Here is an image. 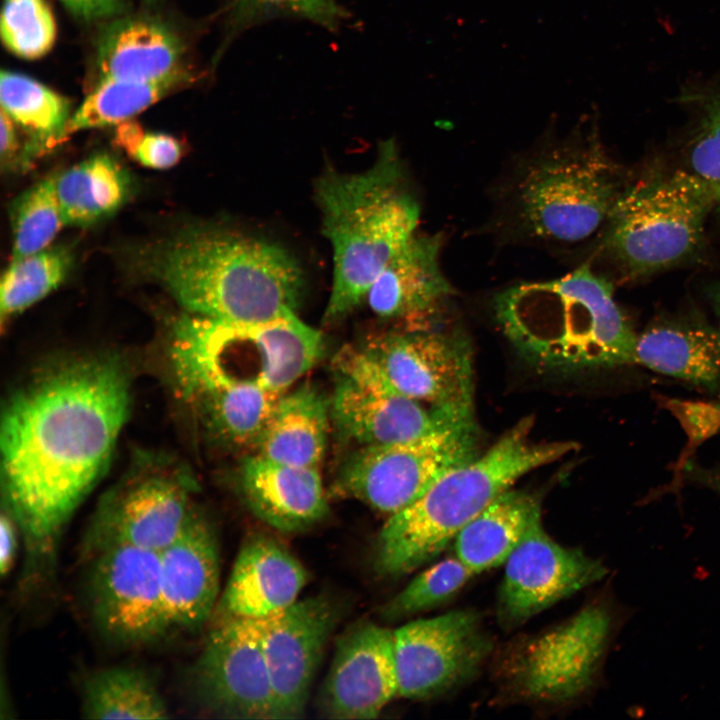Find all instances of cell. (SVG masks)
<instances>
[{
    "label": "cell",
    "mask_w": 720,
    "mask_h": 720,
    "mask_svg": "<svg viewBox=\"0 0 720 720\" xmlns=\"http://www.w3.org/2000/svg\"><path fill=\"white\" fill-rule=\"evenodd\" d=\"M126 369L110 356L59 363L8 400L1 420L3 506L25 547V576L50 570L60 535L108 466L128 416Z\"/></svg>",
    "instance_id": "1"
},
{
    "label": "cell",
    "mask_w": 720,
    "mask_h": 720,
    "mask_svg": "<svg viewBox=\"0 0 720 720\" xmlns=\"http://www.w3.org/2000/svg\"><path fill=\"white\" fill-rule=\"evenodd\" d=\"M138 258L187 314L214 321L272 320L296 311L304 290L303 271L285 248L229 229L192 228Z\"/></svg>",
    "instance_id": "2"
},
{
    "label": "cell",
    "mask_w": 720,
    "mask_h": 720,
    "mask_svg": "<svg viewBox=\"0 0 720 720\" xmlns=\"http://www.w3.org/2000/svg\"><path fill=\"white\" fill-rule=\"evenodd\" d=\"M623 190L592 130L546 136L498 180L491 225L505 240L567 249L604 227Z\"/></svg>",
    "instance_id": "3"
},
{
    "label": "cell",
    "mask_w": 720,
    "mask_h": 720,
    "mask_svg": "<svg viewBox=\"0 0 720 720\" xmlns=\"http://www.w3.org/2000/svg\"><path fill=\"white\" fill-rule=\"evenodd\" d=\"M493 311L515 351L535 368L577 372L635 363L637 335L611 283L588 264L505 288L494 296Z\"/></svg>",
    "instance_id": "4"
},
{
    "label": "cell",
    "mask_w": 720,
    "mask_h": 720,
    "mask_svg": "<svg viewBox=\"0 0 720 720\" xmlns=\"http://www.w3.org/2000/svg\"><path fill=\"white\" fill-rule=\"evenodd\" d=\"M405 176L397 146L387 140L368 168L348 173L329 167L317 178L321 230L333 257L326 323L358 306L384 266L416 233L420 206Z\"/></svg>",
    "instance_id": "5"
},
{
    "label": "cell",
    "mask_w": 720,
    "mask_h": 720,
    "mask_svg": "<svg viewBox=\"0 0 720 720\" xmlns=\"http://www.w3.org/2000/svg\"><path fill=\"white\" fill-rule=\"evenodd\" d=\"M533 426V417L522 418L485 452L452 469L411 505L389 516L376 541L377 572L399 577L429 562L518 479L576 450L572 441H534Z\"/></svg>",
    "instance_id": "6"
},
{
    "label": "cell",
    "mask_w": 720,
    "mask_h": 720,
    "mask_svg": "<svg viewBox=\"0 0 720 720\" xmlns=\"http://www.w3.org/2000/svg\"><path fill=\"white\" fill-rule=\"evenodd\" d=\"M320 331L295 311L254 323L187 314L176 325L171 359L189 399L210 388L253 385L285 393L323 352Z\"/></svg>",
    "instance_id": "7"
},
{
    "label": "cell",
    "mask_w": 720,
    "mask_h": 720,
    "mask_svg": "<svg viewBox=\"0 0 720 720\" xmlns=\"http://www.w3.org/2000/svg\"><path fill=\"white\" fill-rule=\"evenodd\" d=\"M718 202L686 169L642 180L618 197L604 226V246L629 276L667 268L695 251Z\"/></svg>",
    "instance_id": "8"
},
{
    "label": "cell",
    "mask_w": 720,
    "mask_h": 720,
    "mask_svg": "<svg viewBox=\"0 0 720 720\" xmlns=\"http://www.w3.org/2000/svg\"><path fill=\"white\" fill-rule=\"evenodd\" d=\"M197 491L191 473L174 460L139 457L99 501L81 541L83 559L117 546L160 552L198 508Z\"/></svg>",
    "instance_id": "9"
},
{
    "label": "cell",
    "mask_w": 720,
    "mask_h": 720,
    "mask_svg": "<svg viewBox=\"0 0 720 720\" xmlns=\"http://www.w3.org/2000/svg\"><path fill=\"white\" fill-rule=\"evenodd\" d=\"M475 421L407 441L360 447L339 472L334 491L391 516L452 469L479 454Z\"/></svg>",
    "instance_id": "10"
},
{
    "label": "cell",
    "mask_w": 720,
    "mask_h": 720,
    "mask_svg": "<svg viewBox=\"0 0 720 720\" xmlns=\"http://www.w3.org/2000/svg\"><path fill=\"white\" fill-rule=\"evenodd\" d=\"M360 348L398 392L457 421H474L472 352L463 336L437 325L398 328Z\"/></svg>",
    "instance_id": "11"
},
{
    "label": "cell",
    "mask_w": 720,
    "mask_h": 720,
    "mask_svg": "<svg viewBox=\"0 0 720 720\" xmlns=\"http://www.w3.org/2000/svg\"><path fill=\"white\" fill-rule=\"evenodd\" d=\"M88 562L90 612L107 640L124 647H141L170 633L158 551L117 546L101 551Z\"/></svg>",
    "instance_id": "12"
},
{
    "label": "cell",
    "mask_w": 720,
    "mask_h": 720,
    "mask_svg": "<svg viewBox=\"0 0 720 720\" xmlns=\"http://www.w3.org/2000/svg\"><path fill=\"white\" fill-rule=\"evenodd\" d=\"M334 364L338 377L330 401L331 420L343 437L360 447L407 441L467 423L398 392L360 347H343Z\"/></svg>",
    "instance_id": "13"
},
{
    "label": "cell",
    "mask_w": 720,
    "mask_h": 720,
    "mask_svg": "<svg viewBox=\"0 0 720 720\" xmlns=\"http://www.w3.org/2000/svg\"><path fill=\"white\" fill-rule=\"evenodd\" d=\"M214 618L190 672L195 700L217 717L275 719L274 693L254 621Z\"/></svg>",
    "instance_id": "14"
},
{
    "label": "cell",
    "mask_w": 720,
    "mask_h": 720,
    "mask_svg": "<svg viewBox=\"0 0 720 720\" xmlns=\"http://www.w3.org/2000/svg\"><path fill=\"white\" fill-rule=\"evenodd\" d=\"M612 626L607 608L592 604L566 622L524 644L512 659L509 678L528 699L561 702L593 683Z\"/></svg>",
    "instance_id": "15"
},
{
    "label": "cell",
    "mask_w": 720,
    "mask_h": 720,
    "mask_svg": "<svg viewBox=\"0 0 720 720\" xmlns=\"http://www.w3.org/2000/svg\"><path fill=\"white\" fill-rule=\"evenodd\" d=\"M398 696L426 699L469 679L492 644L470 610L414 620L393 631Z\"/></svg>",
    "instance_id": "16"
},
{
    "label": "cell",
    "mask_w": 720,
    "mask_h": 720,
    "mask_svg": "<svg viewBox=\"0 0 720 720\" xmlns=\"http://www.w3.org/2000/svg\"><path fill=\"white\" fill-rule=\"evenodd\" d=\"M338 615L335 601L317 595L253 620L274 693L275 719L303 716Z\"/></svg>",
    "instance_id": "17"
},
{
    "label": "cell",
    "mask_w": 720,
    "mask_h": 720,
    "mask_svg": "<svg viewBox=\"0 0 720 720\" xmlns=\"http://www.w3.org/2000/svg\"><path fill=\"white\" fill-rule=\"evenodd\" d=\"M601 561L555 542L537 523L505 562L498 619L513 628L603 579Z\"/></svg>",
    "instance_id": "18"
},
{
    "label": "cell",
    "mask_w": 720,
    "mask_h": 720,
    "mask_svg": "<svg viewBox=\"0 0 720 720\" xmlns=\"http://www.w3.org/2000/svg\"><path fill=\"white\" fill-rule=\"evenodd\" d=\"M398 696L393 631L369 620L339 638L317 698L330 719H375Z\"/></svg>",
    "instance_id": "19"
},
{
    "label": "cell",
    "mask_w": 720,
    "mask_h": 720,
    "mask_svg": "<svg viewBox=\"0 0 720 720\" xmlns=\"http://www.w3.org/2000/svg\"><path fill=\"white\" fill-rule=\"evenodd\" d=\"M159 553L170 632L201 629L220 598V550L215 529L199 507Z\"/></svg>",
    "instance_id": "20"
},
{
    "label": "cell",
    "mask_w": 720,
    "mask_h": 720,
    "mask_svg": "<svg viewBox=\"0 0 720 720\" xmlns=\"http://www.w3.org/2000/svg\"><path fill=\"white\" fill-rule=\"evenodd\" d=\"M442 237L415 233L388 261L365 299L376 316L402 328L440 323L454 289L440 265Z\"/></svg>",
    "instance_id": "21"
},
{
    "label": "cell",
    "mask_w": 720,
    "mask_h": 720,
    "mask_svg": "<svg viewBox=\"0 0 720 720\" xmlns=\"http://www.w3.org/2000/svg\"><path fill=\"white\" fill-rule=\"evenodd\" d=\"M307 581L305 567L286 547L267 535H250L240 547L213 617H268L295 603Z\"/></svg>",
    "instance_id": "22"
},
{
    "label": "cell",
    "mask_w": 720,
    "mask_h": 720,
    "mask_svg": "<svg viewBox=\"0 0 720 720\" xmlns=\"http://www.w3.org/2000/svg\"><path fill=\"white\" fill-rule=\"evenodd\" d=\"M240 490L256 517L285 533L312 528L329 511L318 467L279 463L254 454L242 464Z\"/></svg>",
    "instance_id": "23"
},
{
    "label": "cell",
    "mask_w": 720,
    "mask_h": 720,
    "mask_svg": "<svg viewBox=\"0 0 720 720\" xmlns=\"http://www.w3.org/2000/svg\"><path fill=\"white\" fill-rule=\"evenodd\" d=\"M182 44L167 27L133 19L111 25L100 38V79L157 81L180 71Z\"/></svg>",
    "instance_id": "24"
},
{
    "label": "cell",
    "mask_w": 720,
    "mask_h": 720,
    "mask_svg": "<svg viewBox=\"0 0 720 720\" xmlns=\"http://www.w3.org/2000/svg\"><path fill=\"white\" fill-rule=\"evenodd\" d=\"M329 418L330 402L311 385L285 392L255 446V454L279 463L319 468Z\"/></svg>",
    "instance_id": "25"
},
{
    "label": "cell",
    "mask_w": 720,
    "mask_h": 720,
    "mask_svg": "<svg viewBox=\"0 0 720 720\" xmlns=\"http://www.w3.org/2000/svg\"><path fill=\"white\" fill-rule=\"evenodd\" d=\"M541 521L539 498L507 490L455 537V556L474 574L505 564L528 532Z\"/></svg>",
    "instance_id": "26"
},
{
    "label": "cell",
    "mask_w": 720,
    "mask_h": 720,
    "mask_svg": "<svg viewBox=\"0 0 720 720\" xmlns=\"http://www.w3.org/2000/svg\"><path fill=\"white\" fill-rule=\"evenodd\" d=\"M635 363L708 389L720 387V332L665 322L637 336Z\"/></svg>",
    "instance_id": "27"
},
{
    "label": "cell",
    "mask_w": 720,
    "mask_h": 720,
    "mask_svg": "<svg viewBox=\"0 0 720 720\" xmlns=\"http://www.w3.org/2000/svg\"><path fill=\"white\" fill-rule=\"evenodd\" d=\"M65 224L88 227L114 214L128 199L131 181L122 165L100 153L55 177Z\"/></svg>",
    "instance_id": "28"
},
{
    "label": "cell",
    "mask_w": 720,
    "mask_h": 720,
    "mask_svg": "<svg viewBox=\"0 0 720 720\" xmlns=\"http://www.w3.org/2000/svg\"><path fill=\"white\" fill-rule=\"evenodd\" d=\"M86 719H167V703L154 679L135 667L113 666L89 674L81 689Z\"/></svg>",
    "instance_id": "29"
},
{
    "label": "cell",
    "mask_w": 720,
    "mask_h": 720,
    "mask_svg": "<svg viewBox=\"0 0 720 720\" xmlns=\"http://www.w3.org/2000/svg\"><path fill=\"white\" fill-rule=\"evenodd\" d=\"M283 394L259 386L234 385L206 389L188 400L200 408L224 442L255 448Z\"/></svg>",
    "instance_id": "30"
},
{
    "label": "cell",
    "mask_w": 720,
    "mask_h": 720,
    "mask_svg": "<svg viewBox=\"0 0 720 720\" xmlns=\"http://www.w3.org/2000/svg\"><path fill=\"white\" fill-rule=\"evenodd\" d=\"M0 101L1 109L34 136L28 148L29 156L66 137L70 103L42 83L22 74L2 71Z\"/></svg>",
    "instance_id": "31"
},
{
    "label": "cell",
    "mask_w": 720,
    "mask_h": 720,
    "mask_svg": "<svg viewBox=\"0 0 720 720\" xmlns=\"http://www.w3.org/2000/svg\"><path fill=\"white\" fill-rule=\"evenodd\" d=\"M180 70L157 81L100 79L67 124L65 136L91 128L120 124L145 110L187 81Z\"/></svg>",
    "instance_id": "32"
},
{
    "label": "cell",
    "mask_w": 720,
    "mask_h": 720,
    "mask_svg": "<svg viewBox=\"0 0 720 720\" xmlns=\"http://www.w3.org/2000/svg\"><path fill=\"white\" fill-rule=\"evenodd\" d=\"M72 254L64 247L46 248L12 260L0 284L1 322L32 306L64 280Z\"/></svg>",
    "instance_id": "33"
},
{
    "label": "cell",
    "mask_w": 720,
    "mask_h": 720,
    "mask_svg": "<svg viewBox=\"0 0 720 720\" xmlns=\"http://www.w3.org/2000/svg\"><path fill=\"white\" fill-rule=\"evenodd\" d=\"M12 260L47 248L64 225L55 177L47 178L21 194L11 209Z\"/></svg>",
    "instance_id": "34"
},
{
    "label": "cell",
    "mask_w": 720,
    "mask_h": 720,
    "mask_svg": "<svg viewBox=\"0 0 720 720\" xmlns=\"http://www.w3.org/2000/svg\"><path fill=\"white\" fill-rule=\"evenodd\" d=\"M684 96L699 109L686 170L706 183L720 202V76L690 87Z\"/></svg>",
    "instance_id": "35"
},
{
    "label": "cell",
    "mask_w": 720,
    "mask_h": 720,
    "mask_svg": "<svg viewBox=\"0 0 720 720\" xmlns=\"http://www.w3.org/2000/svg\"><path fill=\"white\" fill-rule=\"evenodd\" d=\"M475 575L458 557L446 558L421 572L381 610L386 620H399L442 604Z\"/></svg>",
    "instance_id": "36"
},
{
    "label": "cell",
    "mask_w": 720,
    "mask_h": 720,
    "mask_svg": "<svg viewBox=\"0 0 720 720\" xmlns=\"http://www.w3.org/2000/svg\"><path fill=\"white\" fill-rule=\"evenodd\" d=\"M0 30L9 50L27 59L46 54L56 37L55 20L44 0H6Z\"/></svg>",
    "instance_id": "37"
},
{
    "label": "cell",
    "mask_w": 720,
    "mask_h": 720,
    "mask_svg": "<svg viewBox=\"0 0 720 720\" xmlns=\"http://www.w3.org/2000/svg\"><path fill=\"white\" fill-rule=\"evenodd\" d=\"M240 11L248 16L267 12H289L328 27L342 16L335 0H237Z\"/></svg>",
    "instance_id": "38"
},
{
    "label": "cell",
    "mask_w": 720,
    "mask_h": 720,
    "mask_svg": "<svg viewBox=\"0 0 720 720\" xmlns=\"http://www.w3.org/2000/svg\"><path fill=\"white\" fill-rule=\"evenodd\" d=\"M181 156L182 148L176 138L163 133H145L132 158L148 168L166 169L174 166Z\"/></svg>",
    "instance_id": "39"
},
{
    "label": "cell",
    "mask_w": 720,
    "mask_h": 720,
    "mask_svg": "<svg viewBox=\"0 0 720 720\" xmlns=\"http://www.w3.org/2000/svg\"><path fill=\"white\" fill-rule=\"evenodd\" d=\"M0 535V572L2 577H5L13 568L21 537L16 519L5 506L1 512Z\"/></svg>",
    "instance_id": "40"
},
{
    "label": "cell",
    "mask_w": 720,
    "mask_h": 720,
    "mask_svg": "<svg viewBox=\"0 0 720 720\" xmlns=\"http://www.w3.org/2000/svg\"><path fill=\"white\" fill-rule=\"evenodd\" d=\"M75 16L84 20H100L121 13L125 0H60Z\"/></svg>",
    "instance_id": "41"
},
{
    "label": "cell",
    "mask_w": 720,
    "mask_h": 720,
    "mask_svg": "<svg viewBox=\"0 0 720 720\" xmlns=\"http://www.w3.org/2000/svg\"><path fill=\"white\" fill-rule=\"evenodd\" d=\"M1 162L3 166H9L14 161L18 148L17 136L14 121L1 109Z\"/></svg>",
    "instance_id": "42"
},
{
    "label": "cell",
    "mask_w": 720,
    "mask_h": 720,
    "mask_svg": "<svg viewBox=\"0 0 720 720\" xmlns=\"http://www.w3.org/2000/svg\"><path fill=\"white\" fill-rule=\"evenodd\" d=\"M144 134L138 123L127 120L118 126L115 143L132 157Z\"/></svg>",
    "instance_id": "43"
},
{
    "label": "cell",
    "mask_w": 720,
    "mask_h": 720,
    "mask_svg": "<svg viewBox=\"0 0 720 720\" xmlns=\"http://www.w3.org/2000/svg\"><path fill=\"white\" fill-rule=\"evenodd\" d=\"M699 480L720 494V465L707 472H701Z\"/></svg>",
    "instance_id": "44"
},
{
    "label": "cell",
    "mask_w": 720,
    "mask_h": 720,
    "mask_svg": "<svg viewBox=\"0 0 720 720\" xmlns=\"http://www.w3.org/2000/svg\"><path fill=\"white\" fill-rule=\"evenodd\" d=\"M712 301H713V304H714V308H715V311H716V315H717V317H718V321H719V329H718V330H719V332H720V288H718V289L713 293Z\"/></svg>",
    "instance_id": "45"
}]
</instances>
